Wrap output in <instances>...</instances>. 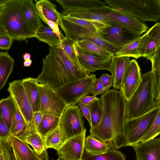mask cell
Returning <instances> with one entry per match:
<instances>
[{
  "label": "cell",
  "mask_w": 160,
  "mask_h": 160,
  "mask_svg": "<svg viewBox=\"0 0 160 160\" xmlns=\"http://www.w3.org/2000/svg\"><path fill=\"white\" fill-rule=\"evenodd\" d=\"M35 1V7L42 20L46 24L50 21L59 25L61 14L57 11L56 5L48 0Z\"/></svg>",
  "instance_id": "cell-23"
},
{
  "label": "cell",
  "mask_w": 160,
  "mask_h": 160,
  "mask_svg": "<svg viewBox=\"0 0 160 160\" xmlns=\"http://www.w3.org/2000/svg\"><path fill=\"white\" fill-rule=\"evenodd\" d=\"M82 160H127L125 155L121 152L116 150L110 145L107 152L103 154L93 155L88 153L84 150Z\"/></svg>",
  "instance_id": "cell-34"
},
{
  "label": "cell",
  "mask_w": 160,
  "mask_h": 160,
  "mask_svg": "<svg viewBox=\"0 0 160 160\" xmlns=\"http://www.w3.org/2000/svg\"><path fill=\"white\" fill-rule=\"evenodd\" d=\"M104 14L135 37L140 36L148 29V27L144 22L131 16L109 7L108 10L105 12Z\"/></svg>",
  "instance_id": "cell-13"
},
{
  "label": "cell",
  "mask_w": 160,
  "mask_h": 160,
  "mask_svg": "<svg viewBox=\"0 0 160 160\" xmlns=\"http://www.w3.org/2000/svg\"><path fill=\"white\" fill-rule=\"evenodd\" d=\"M66 140L58 126L44 138L45 147L58 150Z\"/></svg>",
  "instance_id": "cell-36"
},
{
  "label": "cell",
  "mask_w": 160,
  "mask_h": 160,
  "mask_svg": "<svg viewBox=\"0 0 160 160\" xmlns=\"http://www.w3.org/2000/svg\"><path fill=\"white\" fill-rule=\"evenodd\" d=\"M110 8L141 22L160 19V0H104Z\"/></svg>",
  "instance_id": "cell-5"
},
{
  "label": "cell",
  "mask_w": 160,
  "mask_h": 160,
  "mask_svg": "<svg viewBox=\"0 0 160 160\" xmlns=\"http://www.w3.org/2000/svg\"><path fill=\"white\" fill-rule=\"evenodd\" d=\"M32 60L31 59L25 61L23 62V65L25 67H29L32 64Z\"/></svg>",
  "instance_id": "cell-54"
},
{
  "label": "cell",
  "mask_w": 160,
  "mask_h": 160,
  "mask_svg": "<svg viewBox=\"0 0 160 160\" xmlns=\"http://www.w3.org/2000/svg\"><path fill=\"white\" fill-rule=\"evenodd\" d=\"M102 114L100 122L90 128V135L103 142H111L119 149L125 145L126 101L120 91L109 90L101 95Z\"/></svg>",
  "instance_id": "cell-1"
},
{
  "label": "cell",
  "mask_w": 160,
  "mask_h": 160,
  "mask_svg": "<svg viewBox=\"0 0 160 160\" xmlns=\"http://www.w3.org/2000/svg\"><path fill=\"white\" fill-rule=\"evenodd\" d=\"M77 56L82 69L89 74L99 70L110 71L112 57L85 51L75 45Z\"/></svg>",
  "instance_id": "cell-12"
},
{
  "label": "cell",
  "mask_w": 160,
  "mask_h": 160,
  "mask_svg": "<svg viewBox=\"0 0 160 160\" xmlns=\"http://www.w3.org/2000/svg\"><path fill=\"white\" fill-rule=\"evenodd\" d=\"M141 81V69L136 61H130L124 74L120 91L126 101L132 96Z\"/></svg>",
  "instance_id": "cell-15"
},
{
  "label": "cell",
  "mask_w": 160,
  "mask_h": 160,
  "mask_svg": "<svg viewBox=\"0 0 160 160\" xmlns=\"http://www.w3.org/2000/svg\"><path fill=\"white\" fill-rule=\"evenodd\" d=\"M8 140L12 147L15 160H42L28 144L18 136L10 135Z\"/></svg>",
  "instance_id": "cell-20"
},
{
  "label": "cell",
  "mask_w": 160,
  "mask_h": 160,
  "mask_svg": "<svg viewBox=\"0 0 160 160\" xmlns=\"http://www.w3.org/2000/svg\"><path fill=\"white\" fill-rule=\"evenodd\" d=\"M160 106L153 100L151 71L141 75V81L126 104V120L138 117Z\"/></svg>",
  "instance_id": "cell-4"
},
{
  "label": "cell",
  "mask_w": 160,
  "mask_h": 160,
  "mask_svg": "<svg viewBox=\"0 0 160 160\" xmlns=\"http://www.w3.org/2000/svg\"><path fill=\"white\" fill-rule=\"evenodd\" d=\"M8 91L28 126L36 128L33 118V112L22 80H16L9 83Z\"/></svg>",
  "instance_id": "cell-10"
},
{
  "label": "cell",
  "mask_w": 160,
  "mask_h": 160,
  "mask_svg": "<svg viewBox=\"0 0 160 160\" xmlns=\"http://www.w3.org/2000/svg\"><path fill=\"white\" fill-rule=\"evenodd\" d=\"M15 106L16 109L13 118L11 131L19 122H20L22 119H24L22 115L18 108L16 105Z\"/></svg>",
  "instance_id": "cell-48"
},
{
  "label": "cell",
  "mask_w": 160,
  "mask_h": 160,
  "mask_svg": "<svg viewBox=\"0 0 160 160\" xmlns=\"http://www.w3.org/2000/svg\"><path fill=\"white\" fill-rule=\"evenodd\" d=\"M108 6L97 8L81 9L74 8L63 10V15L82 19L95 21L109 25L117 24L104 14Z\"/></svg>",
  "instance_id": "cell-16"
},
{
  "label": "cell",
  "mask_w": 160,
  "mask_h": 160,
  "mask_svg": "<svg viewBox=\"0 0 160 160\" xmlns=\"http://www.w3.org/2000/svg\"><path fill=\"white\" fill-rule=\"evenodd\" d=\"M22 57L24 60L25 61L30 60L31 55L28 53H25L23 55Z\"/></svg>",
  "instance_id": "cell-53"
},
{
  "label": "cell",
  "mask_w": 160,
  "mask_h": 160,
  "mask_svg": "<svg viewBox=\"0 0 160 160\" xmlns=\"http://www.w3.org/2000/svg\"><path fill=\"white\" fill-rule=\"evenodd\" d=\"M63 31L65 33V37L74 42L80 40L88 41L108 50L114 55L120 49L107 41L99 33L88 31L74 25L67 26L63 28Z\"/></svg>",
  "instance_id": "cell-11"
},
{
  "label": "cell",
  "mask_w": 160,
  "mask_h": 160,
  "mask_svg": "<svg viewBox=\"0 0 160 160\" xmlns=\"http://www.w3.org/2000/svg\"><path fill=\"white\" fill-rule=\"evenodd\" d=\"M137 160H160V138L144 142H139L132 146Z\"/></svg>",
  "instance_id": "cell-18"
},
{
  "label": "cell",
  "mask_w": 160,
  "mask_h": 160,
  "mask_svg": "<svg viewBox=\"0 0 160 160\" xmlns=\"http://www.w3.org/2000/svg\"><path fill=\"white\" fill-rule=\"evenodd\" d=\"M97 98L93 95L92 96H86L80 99L77 103L84 105H88L91 104Z\"/></svg>",
  "instance_id": "cell-50"
},
{
  "label": "cell",
  "mask_w": 160,
  "mask_h": 160,
  "mask_svg": "<svg viewBox=\"0 0 160 160\" xmlns=\"http://www.w3.org/2000/svg\"><path fill=\"white\" fill-rule=\"evenodd\" d=\"M17 136L31 145L42 160H48L44 139L38 132L35 128L28 126L25 130Z\"/></svg>",
  "instance_id": "cell-19"
},
{
  "label": "cell",
  "mask_w": 160,
  "mask_h": 160,
  "mask_svg": "<svg viewBox=\"0 0 160 160\" xmlns=\"http://www.w3.org/2000/svg\"><path fill=\"white\" fill-rule=\"evenodd\" d=\"M96 79V75L92 74L68 83L56 91L67 106L75 105L82 98L91 94Z\"/></svg>",
  "instance_id": "cell-6"
},
{
  "label": "cell",
  "mask_w": 160,
  "mask_h": 160,
  "mask_svg": "<svg viewBox=\"0 0 160 160\" xmlns=\"http://www.w3.org/2000/svg\"><path fill=\"white\" fill-rule=\"evenodd\" d=\"M34 37L52 47L59 45L62 40L50 27L43 25L35 33Z\"/></svg>",
  "instance_id": "cell-32"
},
{
  "label": "cell",
  "mask_w": 160,
  "mask_h": 160,
  "mask_svg": "<svg viewBox=\"0 0 160 160\" xmlns=\"http://www.w3.org/2000/svg\"><path fill=\"white\" fill-rule=\"evenodd\" d=\"M105 32L106 33L102 36V38L120 49L131 40L128 38V34L131 33L118 24L107 27L105 29Z\"/></svg>",
  "instance_id": "cell-22"
},
{
  "label": "cell",
  "mask_w": 160,
  "mask_h": 160,
  "mask_svg": "<svg viewBox=\"0 0 160 160\" xmlns=\"http://www.w3.org/2000/svg\"><path fill=\"white\" fill-rule=\"evenodd\" d=\"M15 109V103L10 95L0 101V116L10 132Z\"/></svg>",
  "instance_id": "cell-29"
},
{
  "label": "cell",
  "mask_w": 160,
  "mask_h": 160,
  "mask_svg": "<svg viewBox=\"0 0 160 160\" xmlns=\"http://www.w3.org/2000/svg\"><path fill=\"white\" fill-rule=\"evenodd\" d=\"M6 32L4 29L0 25V34H6Z\"/></svg>",
  "instance_id": "cell-55"
},
{
  "label": "cell",
  "mask_w": 160,
  "mask_h": 160,
  "mask_svg": "<svg viewBox=\"0 0 160 160\" xmlns=\"http://www.w3.org/2000/svg\"><path fill=\"white\" fill-rule=\"evenodd\" d=\"M74 43L72 40L65 37L62 39L61 44L65 52L73 63L77 66L81 68L77 56Z\"/></svg>",
  "instance_id": "cell-39"
},
{
  "label": "cell",
  "mask_w": 160,
  "mask_h": 160,
  "mask_svg": "<svg viewBox=\"0 0 160 160\" xmlns=\"http://www.w3.org/2000/svg\"><path fill=\"white\" fill-rule=\"evenodd\" d=\"M104 93V88L100 78H97L93 83L91 94L96 96L98 95H102Z\"/></svg>",
  "instance_id": "cell-45"
},
{
  "label": "cell",
  "mask_w": 160,
  "mask_h": 160,
  "mask_svg": "<svg viewBox=\"0 0 160 160\" xmlns=\"http://www.w3.org/2000/svg\"><path fill=\"white\" fill-rule=\"evenodd\" d=\"M141 36L131 40L118 51L114 55L117 57H132L136 59L141 57L138 52V46Z\"/></svg>",
  "instance_id": "cell-35"
},
{
  "label": "cell",
  "mask_w": 160,
  "mask_h": 160,
  "mask_svg": "<svg viewBox=\"0 0 160 160\" xmlns=\"http://www.w3.org/2000/svg\"><path fill=\"white\" fill-rule=\"evenodd\" d=\"M86 129L81 133L67 139L57 150L60 160H82L84 151Z\"/></svg>",
  "instance_id": "cell-14"
},
{
  "label": "cell",
  "mask_w": 160,
  "mask_h": 160,
  "mask_svg": "<svg viewBox=\"0 0 160 160\" xmlns=\"http://www.w3.org/2000/svg\"><path fill=\"white\" fill-rule=\"evenodd\" d=\"M57 160H59L58 159Z\"/></svg>",
  "instance_id": "cell-56"
},
{
  "label": "cell",
  "mask_w": 160,
  "mask_h": 160,
  "mask_svg": "<svg viewBox=\"0 0 160 160\" xmlns=\"http://www.w3.org/2000/svg\"><path fill=\"white\" fill-rule=\"evenodd\" d=\"M31 103L33 112L39 111L40 108L39 94L35 78L29 77L22 80Z\"/></svg>",
  "instance_id": "cell-26"
},
{
  "label": "cell",
  "mask_w": 160,
  "mask_h": 160,
  "mask_svg": "<svg viewBox=\"0 0 160 160\" xmlns=\"http://www.w3.org/2000/svg\"><path fill=\"white\" fill-rule=\"evenodd\" d=\"M152 62L153 98L154 102L160 105V49L150 60Z\"/></svg>",
  "instance_id": "cell-25"
},
{
  "label": "cell",
  "mask_w": 160,
  "mask_h": 160,
  "mask_svg": "<svg viewBox=\"0 0 160 160\" xmlns=\"http://www.w3.org/2000/svg\"><path fill=\"white\" fill-rule=\"evenodd\" d=\"M160 133V111L148 130L139 142H144L155 138Z\"/></svg>",
  "instance_id": "cell-40"
},
{
  "label": "cell",
  "mask_w": 160,
  "mask_h": 160,
  "mask_svg": "<svg viewBox=\"0 0 160 160\" xmlns=\"http://www.w3.org/2000/svg\"><path fill=\"white\" fill-rule=\"evenodd\" d=\"M11 132L0 116V140H8Z\"/></svg>",
  "instance_id": "cell-43"
},
{
  "label": "cell",
  "mask_w": 160,
  "mask_h": 160,
  "mask_svg": "<svg viewBox=\"0 0 160 160\" xmlns=\"http://www.w3.org/2000/svg\"><path fill=\"white\" fill-rule=\"evenodd\" d=\"M46 24L48 25L61 40L64 38L65 37L63 35L61 31L59 30L58 25L55 23L50 21H48Z\"/></svg>",
  "instance_id": "cell-49"
},
{
  "label": "cell",
  "mask_w": 160,
  "mask_h": 160,
  "mask_svg": "<svg viewBox=\"0 0 160 160\" xmlns=\"http://www.w3.org/2000/svg\"><path fill=\"white\" fill-rule=\"evenodd\" d=\"M13 40L7 34H0V49L8 50L11 48Z\"/></svg>",
  "instance_id": "cell-42"
},
{
  "label": "cell",
  "mask_w": 160,
  "mask_h": 160,
  "mask_svg": "<svg viewBox=\"0 0 160 160\" xmlns=\"http://www.w3.org/2000/svg\"><path fill=\"white\" fill-rule=\"evenodd\" d=\"M103 86L105 92L109 90L110 88L113 85V80L112 75L107 74H102L100 78Z\"/></svg>",
  "instance_id": "cell-44"
},
{
  "label": "cell",
  "mask_w": 160,
  "mask_h": 160,
  "mask_svg": "<svg viewBox=\"0 0 160 160\" xmlns=\"http://www.w3.org/2000/svg\"><path fill=\"white\" fill-rule=\"evenodd\" d=\"M89 75L73 63L60 44L50 47L49 54L43 58L41 73L35 80L56 91L68 83Z\"/></svg>",
  "instance_id": "cell-2"
},
{
  "label": "cell",
  "mask_w": 160,
  "mask_h": 160,
  "mask_svg": "<svg viewBox=\"0 0 160 160\" xmlns=\"http://www.w3.org/2000/svg\"><path fill=\"white\" fill-rule=\"evenodd\" d=\"M63 10L74 8L88 9L105 6V3L98 0H56Z\"/></svg>",
  "instance_id": "cell-30"
},
{
  "label": "cell",
  "mask_w": 160,
  "mask_h": 160,
  "mask_svg": "<svg viewBox=\"0 0 160 160\" xmlns=\"http://www.w3.org/2000/svg\"><path fill=\"white\" fill-rule=\"evenodd\" d=\"M78 107L80 110L82 116L84 117L88 121L91 127V118L90 110L89 105H84L78 103Z\"/></svg>",
  "instance_id": "cell-47"
},
{
  "label": "cell",
  "mask_w": 160,
  "mask_h": 160,
  "mask_svg": "<svg viewBox=\"0 0 160 160\" xmlns=\"http://www.w3.org/2000/svg\"><path fill=\"white\" fill-rule=\"evenodd\" d=\"M160 106L138 117L126 120L124 129L126 138L125 146H132L138 142L155 119Z\"/></svg>",
  "instance_id": "cell-7"
},
{
  "label": "cell",
  "mask_w": 160,
  "mask_h": 160,
  "mask_svg": "<svg viewBox=\"0 0 160 160\" xmlns=\"http://www.w3.org/2000/svg\"><path fill=\"white\" fill-rule=\"evenodd\" d=\"M9 0H0V15L2 12L5 5Z\"/></svg>",
  "instance_id": "cell-52"
},
{
  "label": "cell",
  "mask_w": 160,
  "mask_h": 160,
  "mask_svg": "<svg viewBox=\"0 0 160 160\" xmlns=\"http://www.w3.org/2000/svg\"><path fill=\"white\" fill-rule=\"evenodd\" d=\"M40 101L39 112L43 116L50 115L60 118L67 105L56 91L37 83Z\"/></svg>",
  "instance_id": "cell-8"
},
{
  "label": "cell",
  "mask_w": 160,
  "mask_h": 160,
  "mask_svg": "<svg viewBox=\"0 0 160 160\" xmlns=\"http://www.w3.org/2000/svg\"><path fill=\"white\" fill-rule=\"evenodd\" d=\"M111 143V142H102L89 135L85 137L84 150L90 154L93 155H99L106 152Z\"/></svg>",
  "instance_id": "cell-31"
},
{
  "label": "cell",
  "mask_w": 160,
  "mask_h": 160,
  "mask_svg": "<svg viewBox=\"0 0 160 160\" xmlns=\"http://www.w3.org/2000/svg\"><path fill=\"white\" fill-rule=\"evenodd\" d=\"M160 48V23L157 22L141 36L138 46L141 57L150 60Z\"/></svg>",
  "instance_id": "cell-17"
},
{
  "label": "cell",
  "mask_w": 160,
  "mask_h": 160,
  "mask_svg": "<svg viewBox=\"0 0 160 160\" xmlns=\"http://www.w3.org/2000/svg\"><path fill=\"white\" fill-rule=\"evenodd\" d=\"M21 7L26 25L32 32L35 33L43 25L35 5L32 0H21Z\"/></svg>",
  "instance_id": "cell-21"
},
{
  "label": "cell",
  "mask_w": 160,
  "mask_h": 160,
  "mask_svg": "<svg viewBox=\"0 0 160 160\" xmlns=\"http://www.w3.org/2000/svg\"><path fill=\"white\" fill-rule=\"evenodd\" d=\"M59 127L67 140L83 132L84 122L78 106H67L60 117Z\"/></svg>",
  "instance_id": "cell-9"
},
{
  "label": "cell",
  "mask_w": 160,
  "mask_h": 160,
  "mask_svg": "<svg viewBox=\"0 0 160 160\" xmlns=\"http://www.w3.org/2000/svg\"><path fill=\"white\" fill-rule=\"evenodd\" d=\"M75 44L82 49L92 53L109 57H112L114 55L108 50L88 41H78L75 42Z\"/></svg>",
  "instance_id": "cell-37"
},
{
  "label": "cell",
  "mask_w": 160,
  "mask_h": 160,
  "mask_svg": "<svg viewBox=\"0 0 160 160\" xmlns=\"http://www.w3.org/2000/svg\"><path fill=\"white\" fill-rule=\"evenodd\" d=\"M130 61V58L128 57H117L114 55L112 56L110 72L113 80V89H120L124 74Z\"/></svg>",
  "instance_id": "cell-24"
},
{
  "label": "cell",
  "mask_w": 160,
  "mask_h": 160,
  "mask_svg": "<svg viewBox=\"0 0 160 160\" xmlns=\"http://www.w3.org/2000/svg\"><path fill=\"white\" fill-rule=\"evenodd\" d=\"M42 116L43 115L39 111L33 112V120L36 129L39 125Z\"/></svg>",
  "instance_id": "cell-51"
},
{
  "label": "cell",
  "mask_w": 160,
  "mask_h": 160,
  "mask_svg": "<svg viewBox=\"0 0 160 160\" xmlns=\"http://www.w3.org/2000/svg\"><path fill=\"white\" fill-rule=\"evenodd\" d=\"M28 125L24 119L19 122L11 132V135L17 136L26 129Z\"/></svg>",
  "instance_id": "cell-46"
},
{
  "label": "cell",
  "mask_w": 160,
  "mask_h": 160,
  "mask_svg": "<svg viewBox=\"0 0 160 160\" xmlns=\"http://www.w3.org/2000/svg\"><path fill=\"white\" fill-rule=\"evenodd\" d=\"M63 16L65 19L70 22L88 31L99 33L102 36L105 34V28L111 26L95 21Z\"/></svg>",
  "instance_id": "cell-27"
},
{
  "label": "cell",
  "mask_w": 160,
  "mask_h": 160,
  "mask_svg": "<svg viewBox=\"0 0 160 160\" xmlns=\"http://www.w3.org/2000/svg\"><path fill=\"white\" fill-rule=\"evenodd\" d=\"M60 118L50 115H44L36 128L38 132L44 139L48 134L59 126Z\"/></svg>",
  "instance_id": "cell-33"
},
{
  "label": "cell",
  "mask_w": 160,
  "mask_h": 160,
  "mask_svg": "<svg viewBox=\"0 0 160 160\" xmlns=\"http://www.w3.org/2000/svg\"><path fill=\"white\" fill-rule=\"evenodd\" d=\"M0 160H15L8 140H0Z\"/></svg>",
  "instance_id": "cell-41"
},
{
  "label": "cell",
  "mask_w": 160,
  "mask_h": 160,
  "mask_svg": "<svg viewBox=\"0 0 160 160\" xmlns=\"http://www.w3.org/2000/svg\"><path fill=\"white\" fill-rule=\"evenodd\" d=\"M89 106L91 121L90 128H91L98 125L101 120L102 106L101 99L97 98Z\"/></svg>",
  "instance_id": "cell-38"
},
{
  "label": "cell",
  "mask_w": 160,
  "mask_h": 160,
  "mask_svg": "<svg viewBox=\"0 0 160 160\" xmlns=\"http://www.w3.org/2000/svg\"><path fill=\"white\" fill-rule=\"evenodd\" d=\"M21 0H9L0 15V25L13 40H24L34 37L26 25L22 13Z\"/></svg>",
  "instance_id": "cell-3"
},
{
  "label": "cell",
  "mask_w": 160,
  "mask_h": 160,
  "mask_svg": "<svg viewBox=\"0 0 160 160\" xmlns=\"http://www.w3.org/2000/svg\"><path fill=\"white\" fill-rule=\"evenodd\" d=\"M14 60L8 52L0 51V91L13 69Z\"/></svg>",
  "instance_id": "cell-28"
}]
</instances>
